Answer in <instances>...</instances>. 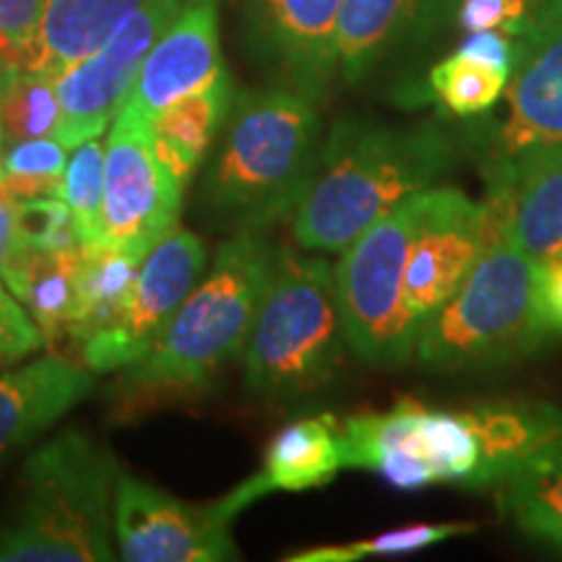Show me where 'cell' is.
<instances>
[{"mask_svg": "<svg viewBox=\"0 0 562 562\" xmlns=\"http://www.w3.org/2000/svg\"><path fill=\"white\" fill-rule=\"evenodd\" d=\"M456 146L435 123L385 125L341 117L321 140L290 224L297 248L341 252L412 195L440 186Z\"/></svg>", "mask_w": 562, "mask_h": 562, "instance_id": "6da1fadb", "label": "cell"}, {"mask_svg": "<svg viewBox=\"0 0 562 562\" xmlns=\"http://www.w3.org/2000/svg\"><path fill=\"white\" fill-rule=\"evenodd\" d=\"M315 104L292 87L252 89L232 100L203 178V201L214 214L243 229L292 214L323 140Z\"/></svg>", "mask_w": 562, "mask_h": 562, "instance_id": "7a4b0ae2", "label": "cell"}, {"mask_svg": "<svg viewBox=\"0 0 562 562\" xmlns=\"http://www.w3.org/2000/svg\"><path fill=\"white\" fill-rule=\"evenodd\" d=\"M123 467L89 435L66 430L30 453L19 501L0 526V562L115 560L112 508Z\"/></svg>", "mask_w": 562, "mask_h": 562, "instance_id": "3957f363", "label": "cell"}, {"mask_svg": "<svg viewBox=\"0 0 562 562\" xmlns=\"http://www.w3.org/2000/svg\"><path fill=\"white\" fill-rule=\"evenodd\" d=\"M277 248L256 229H240L216 250L170 326L140 360L125 368L136 391H201L248 347Z\"/></svg>", "mask_w": 562, "mask_h": 562, "instance_id": "277c9868", "label": "cell"}, {"mask_svg": "<svg viewBox=\"0 0 562 562\" xmlns=\"http://www.w3.org/2000/svg\"><path fill=\"white\" fill-rule=\"evenodd\" d=\"M347 331L328 258L277 248L271 277L243 351L245 389L258 396H305L334 381Z\"/></svg>", "mask_w": 562, "mask_h": 562, "instance_id": "5b68a950", "label": "cell"}, {"mask_svg": "<svg viewBox=\"0 0 562 562\" xmlns=\"http://www.w3.org/2000/svg\"><path fill=\"white\" fill-rule=\"evenodd\" d=\"M487 209V206H484ZM487 245L463 284L419 328L414 357L432 372L501 368L547 344L533 313L531 261L487 211Z\"/></svg>", "mask_w": 562, "mask_h": 562, "instance_id": "8992f818", "label": "cell"}, {"mask_svg": "<svg viewBox=\"0 0 562 562\" xmlns=\"http://www.w3.org/2000/svg\"><path fill=\"white\" fill-rule=\"evenodd\" d=\"M344 469L372 472L391 487L414 492L435 484L490 490L492 472L482 427L472 409H446L404 396L385 412L339 419Z\"/></svg>", "mask_w": 562, "mask_h": 562, "instance_id": "52a82bcc", "label": "cell"}, {"mask_svg": "<svg viewBox=\"0 0 562 562\" xmlns=\"http://www.w3.org/2000/svg\"><path fill=\"white\" fill-rule=\"evenodd\" d=\"M430 191H422L349 243L334 266L349 349L375 368H402L414 357V331L404 307V269Z\"/></svg>", "mask_w": 562, "mask_h": 562, "instance_id": "ba28073f", "label": "cell"}, {"mask_svg": "<svg viewBox=\"0 0 562 562\" xmlns=\"http://www.w3.org/2000/svg\"><path fill=\"white\" fill-rule=\"evenodd\" d=\"M182 191L157 154L151 121L123 104L104 140L102 248L125 250L144 261L178 227Z\"/></svg>", "mask_w": 562, "mask_h": 562, "instance_id": "9c48e42d", "label": "cell"}, {"mask_svg": "<svg viewBox=\"0 0 562 562\" xmlns=\"http://www.w3.org/2000/svg\"><path fill=\"white\" fill-rule=\"evenodd\" d=\"M505 115L480 138L484 186L497 188L526 161L562 149V16L516 40Z\"/></svg>", "mask_w": 562, "mask_h": 562, "instance_id": "30bf717a", "label": "cell"}, {"mask_svg": "<svg viewBox=\"0 0 562 562\" xmlns=\"http://www.w3.org/2000/svg\"><path fill=\"white\" fill-rule=\"evenodd\" d=\"M188 3L191 0H146L104 40L102 47L55 79L60 102L55 138L63 146L74 149L81 140L108 131L131 94L146 55Z\"/></svg>", "mask_w": 562, "mask_h": 562, "instance_id": "8fae6325", "label": "cell"}, {"mask_svg": "<svg viewBox=\"0 0 562 562\" xmlns=\"http://www.w3.org/2000/svg\"><path fill=\"white\" fill-rule=\"evenodd\" d=\"M232 521L220 501L186 503L121 472L112 508L115 547L128 562H224L237 560Z\"/></svg>", "mask_w": 562, "mask_h": 562, "instance_id": "7c38bea8", "label": "cell"}, {"mask_svg": "<svg viewBox=\"0 0 562 562\" xmlns=\"http://www.w3.org/2000/svg\"><path fill=\"white\" fill-rule=\"evenodd\" d=\"M206 269V248L195 232L175 227L144 258L121 318L81 341L91 370H123L149 351Z\"/></svg>", "mask_w": 562, "mask_h": 562, "instance_id": "4fadbf2b", "label": "cell"}, {"mask_svg": "<svg viewBox=\"0 0 562 562\" xmlns=\"http://www.w3.org/2000/svg\"><path fill=\"white\" fill-rule=\"evenodd\" d=\"M487 209L453 186H435L404 269V307L414 331L453 297L487 245Z\"/></svg>", "mask_w": 562, "mask_h": 562, "instance_id": "5bb4252c", "label": "cell"}, {"mask_svg": "<svg viewBox=\"0 0 562 562\" xmlns=\"http://www.w3.org/2000/svg\"><path fill=\"white\" fill-rule=\"evenodd\" d=\"M344 0H245L252 50L279 70L284 87L321 102L339 74L336 32Z\"/></svg>", "mask_w": 562, "mask_h": 562, "instance_id": "9a60e30c", "label": "cell"}, {"mask_svg": "<svg viewBox=\"0 0 562 562\" xmlns=\"http://www.w3.org/2000/svg\"><path fill=\"white\" fill-rule=\"evenodd\" d=\"M224 68L220 0H191L146 55L123 104L154 121L167 104L206 87Z\"/></svg>", "mask_w": 562, "mask_h": 562, "instance_id": "2e32d148", "label": "cell"}, {"mask_svg": "<svg viewBox=\"0 0 562 562\" xmlns=\"http://www.w3.org/2000/svg\"><path fill=\"white\" fill-rule=\"evenodd\" d=\"M456 0H344L336 55L347 83H360L383 63L427 42Z\"/></svg>", "mask_w": 562, "mask_h": 562, "instance_id": "e0dca14e", "label": "cell"}, {"mask_svg": "<svg viewBox=\"0 0 562 562\" xmlns=\"http://www.w3.org/2000/svg\"><path fill=\"white\" fill-rule=\"evenodd\" d=\"M344 469L339 419L334 414L302 417L271 435L263 463L250 480L220 497L222 508L237 518L271 492H307L331 484Z\"/></svg>", "mask_w": 562, "mask_h": 562, "instance_id": "ac0fdd59", "label": "cell"}, {"mask_svg": "<svg viewBox=\"0 0 562 562\" xmlns=\"http://www.w3.org/2000/svg\"><path fill=\"white\" fill-rule=\"evenodd\" d=\"M94 378L63 357L47 355L0 372V467L83 402Z\"/></svg>", "mask_w": 562, "mask_h": 562, "instance_id": "d6986e66", "label": "cell"}, {"mask_svg": "<svg viewBox=\"0 0 562 562\" xmlns=\"http://www.w3.org/2000/svg\"><path fill=\"white\" fill-rule=\"evenodd\" d=\"M490 216L533 263L562 252V149L526 161L487 188Z\"/></svg>", "mask_w": 562, "mask_h": 562, "instance_id": "ffe728a7", "label": "cell"}, {"mask_svg": "<svg viewBox=\"0 0 562 562\" xmlns=\"http://www.w3.org/2000/svg\"><path fill=\"white\" fill-rule=\"evenodd\" d=\"M146 0H47L24 74L58 79L70 66L104 45L125 19Z\"/></svg>", "mask_w": 562, "mask_h": 562, "instance_id": "44dd1931", "label": "cell"}, {"mask_svg": "<svg viewBox=\"0 0 562 562\" xmlns=\"http://www.w3.org/2000/svg\"><path fill=\"white\" fill-rule=\"evenodd\" d=\"M232 100H235V89H232L229 70L224 68L206 87L178 97L151 121L157 154L182 188L195 178L211 146L220 138Z\"/></svg>", "mask_w": 562, "mask_h": 562, "instance_id": "7402d4cb", "label": "cell"}, {"mask_svg": "<svg viewBox=\"0 0 562 562\" xmlns=\"http://www.w3.org/2000/svg\"><path fill=\"white\" fill-rule=\"evenodd\" d=\"M81 248L42 250L13 243L0 279L13 300L30 313L42 336L68 331L76 307V273H79Z\"/></svg>", "mask_w": 562, "mask_h": 562, "instance_id": "603a6c76", "label": "cell"}, {"mask_svg": "<svg viewBox=\"0 0 562 562\" xmlns=\"http://www.w3.org/2000/svg\"><path fill=\"white\" fill-rule=\"evenodd\" d=\"M492 492L518 531L562 552V435L508 469Z\"/></svg>", "mask_w": 562, "mask_h": 562, "instance_id": "cb8c5ba5", "label": "cell"}, {"mask_svg": "<svg viewBox=\"0 0 562 562\" xmlns=\"http://www.w3.org/2000/svg\"><path fill=\"white\" fill-rule=\"evenodd\" d=\"M140 258L112 248H81L76 273V307L70 315L68 334L74 339H89L91 334L110 328L121 318L133 281L140 269Z\"/></svg>", "mask_w": 562, "mask_h": 562, "instance_id": "d4e9b609", "label": "cell"}, {"mask_svg": "<svg viewBox=\"0 0 562 562\" xmlns=\"http://www.w3.org/2000/svg\"><path fill=\"white\" fill-rule=\"evenodd\" d=\"M510 74L456 50L427 76L430 97L453 117H482L503 100Z\"/></svg>", "mask_w": 562, "mask_h": 562, "instance_id": "484cf974", "label": "cell"}, {"mask_svg": "<svg viewBox=\"0 0 562 562\" xmlns=\"http://www.w3.org/2000/svg\"><path fill=\"white\" fill-rule=\"evenodd\" d=\"M476 524L469 521H440V524H409L398 529L381 531L370 539H357L347 544L311 547L297 554H290L292 562H360L370 558H393V554H409L430 550L453 537L474 533Z\"/></svg>", "mask_w": 562, "mask_h": 562, "instance_id": "4316f807", "label": "cell"}, {"mask_svg": "<svg viewBox=\"0 0 562 562\" xmlns=\"http://www.w3.org/2000/svg\"><path fill=\"white\" fill-rule=\"evenodd\" d=\"M60 199L74 216L81 248L102 245V201H104V144L102 138L81 140L70 149L60 180Z\"/></svg>", "mask_w": 562, "mask_h": 562, "instance_id": "83f0119b", "label": "cell"}, {"mask_svg": "<svg viewBox=\"0 0 562 562\" xmlns=\"http://www.w3.org/2000/svg\"><path fill=\"white\" fill-rule=\"evenodd\" d=\"M60 102L55 81L40 74H19L0 91V136L3 144L45 138L58 131Z\"/></svg>", "mask_w": 562, "mask_h": 562, "instance_id": "f1b7e54d", "label": "cell"}, {"mask_svg": "<svg viewBox=\"0 0 562 562\" xmlns=\"http://www.w3.org/2000/svg\"><path fill=\"white\" fill-rule=\"evenodd\" d=\"M13 232L16 243L42 250L81 248L74 216L60 195L13 203Z\"/></svg>", "mask_w": 562, "mask_h": 562, "instance_id": "f546056e", "label": "cell"}, {"mask_svg": "<svg viewBox=\"0 0 562 562\" xmlns=\"http://www.w3.org/2000/svg\"><path fill=\"white\" fill-rule=\"evenodd\" d=\"M456 24L461 32H505L521 40L533 30L529 0H456Z\"/></svg>", "mask_w": 562, "mask_h": 562, "instance_id": "4dcf8cb0", "label": "cell"}, {"mask_svg": "<svg viewBox=\"0 0 562 562\" xmlns=\"http://www.w3.org/2000/svg\"><path fill=\"white\" fill-rule=\"evenodd\" d=\"M68 146L58 138H24L13 140L0 151V175H40V178H63L68 165Z\"/></svg>", "mask_w": 562, "mask_h": 562, "instance_id": "1f68e13d", "label": "cell"}, {"mask_svg": "<svg viewBox=\"0 0 562 562\" xmlns=\"http://www.w3.org/2000/svg\"><path fill=\"white\" fill-rule=\"evenodd\" d=\"M42 344H45V336L34 326L30 313L0 284V362L30 357Z\"/></svg>", "mask_w": 562, "mask_h": 562, "instance_id": "d6a6232c", "label": "cell"}, {"mask_svg": "<svg viewBox=\"0 0 562 562\" xmlns=\"http://www.w3.org/2000/svg\"><path fill=\"white\" fill-rule=\"evenodd\" d=\"M533 313L547 341L562 339V252L533 269Z\"/></svg>", "mask_w": 562, "mask_h": 562, "instance_id": "836d02e7", "label": "cell"}, {"mask_svg": "<svg viewBox=\"0 0 562 562\" xmlns=\"http://www.w3.org/2000/svg\"><path fill=\"white\" fill-rule=\"evenodd\" d=\"M47 0H0V30L30 53Z\"/></svg>", "mask_w": 562, "mask_h": 562, "instance_id": "e575fe53", "label": "cell"}, {"mask_svg": "<svg viewBox=\"0 0 562 562\" xmlns=\"http://www.w3.org/2000/svg\"><path fill=\"white\" fill-rule=\"evenodd\" d=\"M19 74H24V50L0 30V91L9 87Z\"/></svg>", "mask_w": 562, "mask_h": 562, "instance_id": "d590c367", "label": "cell"}, {"mask_svg": "<svg viewBox=\"0 0 562 562\" xmlns=\"http://www.w3.org/2000/svg\"><path fill=\"white\" fill-rule=\"evenodd\" d=\"M16 243V232H13V203L0 195V269H3L5 258Z\"/></svg>", "mask_w": 562, "mask_h": 562, "instance_id": "8d00e7d4", "label": "cell"}, {"mask_svg": "<svg viewBox=\"0 0 562 562\" xmlns=\"http://www.w3.org/2000/svg\"><path fill=\"white\" fill-rule=\"evenodd\" d=\"M533 13V26L562 16V0H529Z\"/></svg>", "mask_w": 562, "mask_h": 562, "instance_id": "74e56055", "label": "cell"}, {"mask_svg": "<svg viewBox=\"0 0 562 562\" xmlns=\"http://www.w3.org/2000/svg\"><path fill=\"white\" fill-rule=\"evenodd\" d=\"M0 151H3V136H0Z\"/></svg>", "mask_w": 562, "mask_h": 562, "instance_id": "f35d334b", "label": "cell"}]
</instances>
